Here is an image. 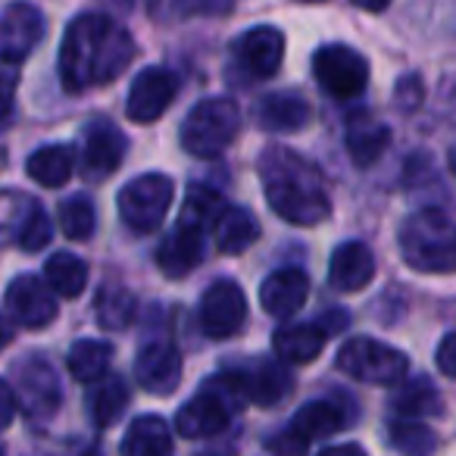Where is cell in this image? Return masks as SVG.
<instances>
[{
    "mask_svg": "<svg viewBox=\"0 0 456 456\" xmlns=\"http://www.w3.org/2000/svg\"><path fill=\"white\" fill-rule=\"evenodd\" d=\"M347 425V416L338 403L331 400H313V403L300 406L297 416L291 419L288 428L297 431L304 441H316V437H329Z\"/></svg>",
    "mask_w": 456,
    "mask_h": 456,
    "instance_id": "obj_25",
    "label": "cell"
},
{
    "mask_svg": "<svg viewBox=\"0 0 456 456\" xmlns=\"http://www.w3.org/2000/svg\"><path fill=\"white\" fill-rule=\"evenodd\" d=\"M28 175L35 178L45 188H60L72 178V169H76V153H72L69 144H51L41 147L28 157L26 163Z\"/></svg>",
    "mask_w": 456,
    "mask_h": 456,
    "instance_id": "obj_26",
    "label": "cell"
},
{
    "mask_svg": "<svg viewBox=\"0 0 456 456\" xmlns=\"http://www.w3.org/2000/svg\"><path fill=\"white\" fill-rule=\"evenodd\" d=\"M235 53L254 78H273L285 60V35L273 26H256L235 41Z\"/></svg>",
    "mask_w": 456,
    "mask_h": 456,
    "instance_id": "obj_15",
    "label": "cell"
},
{
    "mask_svg": "<svg viewBox=\"0 0 456 456\" xmlns=\"http://www.w3.org/2000/svg\"><path fill=\"white\" fill-rule=\"evenodd\" d=\"M256 238H260V225H256L254 213H248L241 207H228L222 213L219 225H216V244H219L222 254H241Z\"/></svg>",
    "mask_w": 456,
    "mask_h": 456,
    "instance_id": "obj_29",
    "label": "cell"
},
{
    "mask_svg": "<svg viewBox=\"0 0 456 456\" xmlns=\"http://www.w3.org/2000/svg\"><path fill=\"white\" fill-rule=\"evenodd\" d=\"M13 394H16V406H22V412L28 419H35V422L51 419L60 410V400H63L57 372L41 356H28V360L16 362Z\"/></svg>",
    "mask_w": 456,
    "mask_h": 456,
    "instance_id": "obj_9",
    "label": "cell"
},
{
    "mask_svg": "<svg viewBox=\"0 0 456 456\" xmlns=\"http://www.w3.org/2000/svg\"><path fill=\"white\" fill-rule=\"evenodd\" d=\"M248 403V387H244L241 372H219L203 385L200 394L188 400L178 410L175 428L182 437H216L228 428L232 416Z\"/></svg>",
    "mask_w": 456,
    "mask_h": 456,
    "instance_id": "obj_3",
    "label": "cell"
},
{
    "mask_svg": "<svg viewBox=\"0 0 456 456\" xmlns=\"http://www.w3.org/2000/svg\"><path fill=\"white\" fill-rule=\"evenodd\" d=\"M134 379L147 394H172L182 381V354L172 341H151L134 356Z\"/></svg>",
    "mask_w": 456,
    "mask_h": 456,
    "instance_id": "obj_13",
    "label": "cell"
},
{
    "mask_svg": "<svg viewBox=\"0 0 456 456\" xmlns=\"http://www.w3.org/2000/svg\"><path fill=\"white\" fill-rule=\"evenodd\" d=\"M110 362H113V347L97 338H82L69 347V372L85 385H97L107 379Z\"/></svg>",
    "mask_w": 456,
    "mask_h": 456,
    "instance_id": "obj_28",
    "label": "cell"
},
{
    "mask_svg": "<svg viewBox=\"0 0 456 456\" xmlns=\"http://www.w3.org/2000/svg\"><path fill=\"white\" fill-rule=\"evenodd\" d=\"M45 285L51 288L57 297H82L88 288V266L82 256L76 254H53L45 266Z\"/></svg>",
    "mask_w": 456,
    "mask_h": 456,
    "instance_id": "obj_27",
    "label": "cell"
},
{
    "mask_svg": "<svg viewBox=\"0 0 456 456\" xmlns=\"http://www.w3.org/2000/svg\"><path fill=\"white\" fill-rule=\"evenodd\" d=\"M266 447L273 450L275 456H306V450H310V441H304L297 431L285 428V431H279V435L269 437Z\"/></svg>",
    "mask_w": 456,
    "mask_h": 456,
    "instance_id": "obj_38",
    "label": "cell"
},
{
    "mask_svg": "<svg viewBox=\"0 0 456 456\" xmlns=\"http://www.w3.org/2000/svg\"><path fill=\"white\" fill-rule=\"evenodd\" d=\"M435 360H437V369H441L447 379H456V331H450V335L437 344Z\"/></svg>",
    "mask_w": 456,
    "mask_h": 456,
    "instance_id": "obj_39",
    "label": "cell"
},
{
    "mask_svg": "<svg viewBox=\"0 0 456 456\" xmlns=\"http://www.w3.org/2000/svg\"><path fill=\"white\" fill-rule=\"evenodd\" d=\"M260 182L275 216L291 225H319L329 219L331 203L319 172L288 147H269L260 157Z\"/></svg>",
    "mask_w": 456,
    "mask_h": 456,
    "instance_id": "obj_2",
    "label": "cell"
},
{
    "mask_svg": "<svg viewBox=\"0 0 456 456\" xmlns=\"http://www.w3.org/2000/svg\"><path fill=\"white\" fill-rule=\"evenodd\" d=\"M244 387H248V400L256 406H275L291 394L294 379L281 362L273 360H256L244 369Z\"/></svg>",
    "mask_w": 456,
    "mask_h": 456,
    "instance_id": "obj_19",
    "label": "cell"
},
{
    "mask_svg": "<svg viewBox=\"0 0 456 456\" xmlns=\"http://www.w3.org/2000/svg\"><path fill=\"white\" fill-rule=\"evenodd\" d=\"M248 322V297L235 281H216L200 297V329L207 338H232Z\"/></svg>",
    "mask_w": 456,
    "mask_h": 456,
    "instance_id": "obj_11",
    "label": "cell"
},
{
    "mask_svg": "<svg viewBox=\"0 0 456 456\" xmlns=\"http://www.w3.org/2000/svg\"><path fill=\"white\" fill-rule=\"evenodd\" d=\"M450 172H453V175H456V147H453V151H450Z\"/></svg>",
    "mask_w": 456,
    "mask_h": 456,
    "instance_id": "obj_43",
    "label": "cell"
},
{
    "mask_svg": "<svg viewBox=\"0 0 456 456\" xmlns=\"http://www.w3.org/2000/svg\"><path fill=\"white\" fill-rule=\"evenodd\" d=\"M200 260H203V235L188 232V228H175L157 248V266L169 279H184L191 269L200 266Z\"/></svg>",
    "mask_w": 456,
    "mask_h": 456,
    "instance_id": "obj_22",
    "label": "cell"
},
{
    "mask_svg": "<svg viewBox=\"0 0 456 456\" xmlns=\"http://www.w3.org/2000/svg\"><path fill=\"white\" fill-rule=\"evenodd\" d=\"M47 22L32 4H10L0 10V57L22 63L45 41Z\"/></svg>",
    "mask_w": 456,
    "mask_h": 456,
    "instance_id": "obj_12",
    "label": "cell"
},
{
    "mask_svg": "<svg viewBox=\"0 0 456 456\" xmlns=\"http://www.w3.org/2000/svg\"><path fill=\"white\" fill-rule=\"evenodd\" d=\"M375 279V256L366 244L347 241L331 254L329 263V281L335 291L356 294Z\"/></svg>",
    "mask_w": 456,
    "mask_h": 456,
    "instance_id": "obj_18",
    "label": "cell"
},
{
    "mask_svg": "<svg viewBox=\"0 0 456 456\" xmlns=\"http://www.w3.org/2000/svg\"><path fill=\"white\" fill-rule=\"evenodd\" d=\"M7 310L26 329H45L57 319V297L38 275H16L7 288Z\"/></svg>",
    "mask_w": 456,
    "mask_h": 456,
    "instance_id": "obj_14",
    "label": "cell"
},
{
    "mask_svg": "<svg viewBox=\"0 0 456 456\" xmlns=\"http://www.w3.org/2000/svg\"><path fill=\"white\" fill-rule=\"evenodd\" d=\"M57 216H60V228H63V235L69 238V241H88V238L94 235L97 213H94V203L85 194L66 197V200L60 203Z\"/></svg>",
    "mask_w": 456,
    "mask_h": 456,
    "instance_id": "obj_35",
    "label": "cell"
},
{
    "mask_svg": "<svg viewBox=\"0 0 456 456\" xmlns=\"http://www.w3.org/2000/svg\"><path fill=\"white\" fill-rule=\"evenodd\" d=\"M400 254L419 273H456V225L441 209H419L400 225Z\"/></svg>",
    "mask_w": 456,
    "mask_h": 456,
    "instance_id": "obj_4",
    "label": "cell"
},
{
    "mask_svg": "<svg viewBox=\"0 0 456 456\" xmlns=\"http://www.w3.org/2000/svg\"><path fill=\"white\" fill-rule=\"evenodd\" d=\"M126 406H128V387L119 375H107V379L97 381L94 391L88 394V412L97 428H110V425L122 416Z\"/></svg>",
    "mask_w": 456,
    "mask_h": 456,
    "instance_id": "obj_30",
    "label": "cell"
},
{
    "mask_svg": "<svg viewBox=\"0 0 456 456\" xmlns=\"http://www.w3.org/2000/svg\"><path fill=\"white\" fill-rule=\"evenodd\" d=\"M0 456H7V453H4V450H0Z\"/></svg>",
    "mask_w": 456,
    "mask_h": 456,
    "instance_id": "obj_44",
    "label": "cell"
},
{
    "mask_svg": "<svg viewBox=\"0 0 456 456\" xmlns=\"http://www.w3.org/2000/svg\"><path fill=\"white\" fill-rule=\"evenodd\" d=\"M313 110L297 91H275V94L263 97L256 107V122L266 132H297L310 122Z\"/></svg>",
    "mask_w": 456,
    "mask_h": 456,
    "instance_id": "obj_20",
    "label": "cell"
},
{
    "mask_svg": "<svg viewBox=\"0 0 456 456\" xmlns=\"http://www.w3.org/2000/svg\"><path fill=\"white\" fill-rule=\"evenodd\" d=\"M391 144V128L375 122L372 116H356L347 128V151L356 166H372Z\"/></svg>",
    "mask_w": 456,
    "mask_h": 456,
    "instance_id": "obj_24",
    "label": "cell"
},
{
    "mask_svg": "<svg viewBox=\"0 0 456 456\" xmlns=\"http://www.w3.org/2000/svg\"><path fill=\"white\" fill-rule=\"evenodd\" d=\"M172 428L163 416H138L119 444L122 456H169Z\"/></svg>",
    "mask_w": 456,
    "mask_h": 456,
    "instance_id": "obj_23",
    "label": "cell"
},
{
    "mask_svg": "<svg viewBox=\"0 0 456 456\" xmlns=\"http://www.w3.org/2000/svg\"><path fill=\"white\" fill-rule=\"evenodd\" d=\"M134 41L110 16L82 13L69 22L60 47V82L69 94L107 85L132 63Z\"/></svg>",
    "mask_w": 456,
    "mask_h": 456,
    "instance_id": "obj_1",
    "label": "cell"
},
{
    "mask_svg": "<svg viewBox=\"0 0 456 456\" xmlns=\"http://www.w3.org/2000/svg\"><path fill=\"white\" fill-rule=\"evenodd\" d=\"M94 313H97V322L110 331H122L134 322L138 316V300L128 288L122 285H110L97 294V304H94Z\"/></svg>",
    "mask_w": 456,
    "mask_h": 456,
    "instance_id": "obj_32",
    "label": "cell"
},
{
    "mask_svg": "<svg viewBox=\"0 0 456 456\" xmlns=\"http://www.w3.org/2000/svg\"><path fill=\"white\" fill-rule=\"evenodd\" d=\"M437 391L428 379H410L397 394H394V410L400 412L403 419H422L428 412H437L441 403H437Z\"/></svg>",
    "mask_w": 456,
    "mask_h": 456,
    "instance_id": "obj_34",
    "label": "cell"
},
{
    "mask_svg": "<svg viewBox=\"0 0 456 456\" xmlns=\"http://www.w3.org/2000/svg\"><path fill=\"white\" fill-rule=\"evenodd\" d=\"M319 456H366V450H362L360 444H338V447L322 450Z\"/></svg>",
    "mask_w": 456,
    "mask_h": 456,
    "instance_id": "obj_41",
    "label": "cell"
},
{
    "mask_svg": "<svg viewBox=\"0 0 456 456\" xmlns=\"http://www.w3.org/2000/svg\"><path fill=\"white\" fill-rule=\"evenodd\" d=\"M51 238H53V228H51V219H47V213L41 207H32L26 219H22L20 235H16L20 248L28 250V254H38V250H45L47 244H51Z\"/></svg>",
    "mask_w": 456,
    "mask_h": 456,
    "instance_id": "obj_36",
    "label": "cell"
},
{
    "mask_svg": "<svg viewBox=\"0 0 456 456\" xmlns=\"http://www.w3.org/2000/svg\"><path fill=\"white\" fill-rule=\"evenodd\" d=\"M325 329L316 322H297V325H281L275 331L273 344L275 354L285 362H294V366H304V362H313L325 347Z\"/></svg>",
    "mask_w": 456,
    "mask_h": 456,
    "instance_id": "obj_21",
    "label": "cell"
},
{
    "mask_svg": "<svg viewBox=\"0 0 456 456\" xmlns=\"http://www.w3.org/2000/svg\"><path fill=\"white\" fill-rule=\"evenodd\" d=\"M13 338H16V325L10 322L4 313H0V350L10 347V344H13Z\"/></svg>",
    "mask_w": 456,
    "mask_h": 456,
    "instance_id": "obj_42",
    "label": "cell"
},
{
    "mask_svg": "<svg viewBox=\"0 0 456 456\" xmlns=\"http://www.w3.org/2000/svg\"><path fill=\"white\" fill-rule=\"evenodd\" d=\"M338 369L366 385H397L410 372V360L385 341L354 338L338 350Z\"/></svg>",
    "mask_w": 456,
    "mask_h": 456,
    "instance_id": "obj_6",
    "label": "cell"
},
{
    "mask_svg": "<svg viewBox=\"0 0 456 456\" xmlns=\"http://www.w3.org/2000/svg\"><path fill=\"white\" fill-rule=\"evenodd\" d=\"M238 128H241V113H238L235 101L207 97L184 116L178 138H182V147L191 157L213 159L238 138Z\"/></svg>",
    "mask_w": 456,
    "mask_h": 456,
    "instance_id": "obj_5",
    "label": "cell"
},
{
    "mask_svg": "<svg viewBox=\"0 0 456 456\" xmlns=\"http://www.w3.org/2000/svg\"><path fill=\"white\" fill-rule=\"evenodd\" d=\"M126 134L113 126V122L101 119L91 122L85 132V147H82V166L88 178H107L119 169L122 157H126Z\"/></svg>",
    "mask_w": 456,
    "mask_h": 456,
    "instance_id": "obj_16",
    "label": "cell"
},
{
    "mask_svg": "<svg viewBox=\"0 0 456 456\" xmlns=\"http://www.w3.org/2000/svg\"><path fill=\"white\" fill-rule=\"evenodd\" d=\"M387 441L403 456H435L437 450V435L416 419H394L387 425Z\"/></svg>",
    "mask_w": 456,
    "mask_h": 456,
    "instance_id": "obj_33",
    "label": "cell"
},
{
    "mask_svg": "<svg viewBox=\"0 0 456 456\" xmlns=\"http://www.w3.org/2000/svg\"><path fill=\"white\" fill-rule=\"evenodd\" d=\"M13 419H16V394L7 381L0 379V431L10 428Z\"/></svg>",
    "mask_w": 456,
    "mask_h": 456,
    "instance_id": "obj_40",
    "label": "cell"
},
{
    "mask_svg": "<svg viewBox=\"0 0 456 456\" xmlns=\"http://www.w3.org/2000/svg\"><path fill=\"white\" fill-rule=\"evenodd\" d=\"M16 85H20V63L0 57V122L7 119L10 110H13Z\"/></svg>",
    "mask_w": 456,
    "mask_h": 456,
    "instance_id": "obj_37",
    "label": "cell"
},
{
    "mask_svg": "<svg viewBox=\"0 0 456 456\" xmlns=\"http://www.w3.org/2000/svg\"><path fill=\"white\" fill-rule=\"evenodd\" d=\"M313 76L338 101H350V97L362 94L369 82V63L362 53H356L347 45H329L319 47L313 57Z\"/></svg>",
    "mask_w": 456,
    "mask_h": 456,
    "instance_id": "obj_8",
    "label": "cell"
},
{
    "mask_svg": "<svg viewBox=\"0 0 456 456\" xmlns=\"http://www.w3.org/2000/svg\"><path fill=\"white\" fill-rule=\"evenodd\" d=\"M310 297V279L304 269H279L260 285V304L273 319H291Z\"/></svg>",
    "mask_w": 456,
    "mask_h": 456,
    "instance_id": "obj_17",
    "label": "cell"
},
{
    "mask_svg": "<svg viewBox=\"0 0 456 456\" xmlns=\"http://www.w3.org/2000/svg\"><path fill=\"white\" fill-rule=\"evenodd\" d=\"M175 197V184L163 172H147L138 175L119 191V216L132 232L147 235L163 225L166 213Z\"/></svg>",
    "mask_w": 456,
    "mask_h": 456,
    "instance_id": "obj_7",
    "label": "cell"
},
{
    "mask_svg": "<svg viewBox=\"0 0 456 456\" xmlns=\"http://www.w3.org/2000/svg\"><path fill=\"white\" fill-rule=\"evenodd\" d=\"M225 213V203L216 191L209 188H191L188 191V200L182 207V216H178V228H188V232H197L203 235L207 228H216Z\"/></svg>",
    "mask_w": 456,
    "mask_h": 456,
    "instance_id": "obj_31",
    "label": "cell"
},
{
    "mask_svg": "<svg viewBox=\"0 0 456 456\" xmlns=\"http://www.w3.org/2000/svg\"><path fill=\"white\" fill-rule=\"evenodd\" d=\"M178 94V78L166 66H147L134 76L132 88H128L126 116L141 126H151L169 110V103Z\"/></svg>",
    "mask_w": 456,
    "mask_h": 456,
    "instance_id": "obj_10",
    "label": "cell"
}]
</instances>
